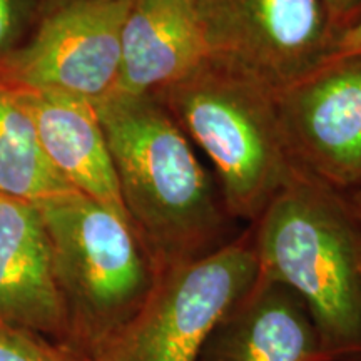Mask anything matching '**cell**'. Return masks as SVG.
Here are the masks:
<instances>
[{"label":"cell","instance_id":"obj_1","mask_svg":"<svg viewBox=\"0 0 361 361\" xmlns=\"http://www.w3.org/2000/svg\"><path fill=\"white\" fill-rule=\"evenodd\" d=\"M96 109L124 209L161 273L238 236L219 188L159 99L116 92Z\"/></svg>","mask_w":361,"mask_h":361},{"label":"cell","instance_id":"obj_2","mask_svg":"<svg viewBox=\"0 0 361 361\" xmlns=\"http://www.w3.org/2000/svg\"><path fill=\"white\" fill-rule=\"evenodd\" d=\"M250 233L259 278L301 298L328 361H361V218L346 192L296 169Z\"/></svg>","mask_w":361,"mask_h":361},{"label":"cell","instance_id":"obj_3","mask_svg":"<svg viewBox=\"0 0 361 361\" xmlns=\"http://www.w3.org/2000/svg\"><path fill=\"white\" fill-rule=\"evenodd\" d=\"M67 343L87 358L112 346L146 305L161 271L128 218L79 191L37 202Z\"/></svg>","mask_w":361,"mask_h":361},{"label":"cell","instance_id":"obj_4","mask_svg":"<svg viewBox=\"0 0 361 361\" xmlns=\"http://www.w3.org/2000/svg\"><path fill=\"white\" fill-rule=\"evenodd\" d=\"M154 96L213 162L229 216L255 223L298 169L273 89L207 61Z\"/></svg>","mask_w":361,"mask_h":361},{"label":"cell","instance_id":"obj_5","mask_svg":"<svg viewBox=\"0 0 361 361\" xmlns=\"http://www.w3.org/2000/svg\"><path fill=\"white\" fill-rule=\"evenodd\" d=\"M258 276L247 229L211 255L161 273L107 353L114 361H196L209 333Z\"/></svg>","mask_w":361,"mask_h":361},{"label":"cell","instance_id":"obj_6","mask_svg":"<svg viewBox=\"0 0 361 361\" xmlns=\"http://www.w3.org/2000/svg\"><path fill=\"white\" fill-rule=\"evenodd\" d=\"M130 0H62L44 6L16 51L0 62V82L99 104L116 94L121 39Z\"/></svg>","mask_w":361,"mask_h":361},{"label":"cell","instance_id":"obj_7","mask_svg":"<svg viewBox=\"0 0 361 361\" xmlns=\"http://www.w3.org/2000/svg\"><path fill=\"white\" fill-rule=\"evenodd\" d=\"M209 61L276 90L326 57L323 0H197Z\"/></svg>","mask_w":361,"mask_h":361},{"label":"cell","instance_id":"obj_8","mask_svg":"<svg viewBox=\"0 0 361 361\" xmlns=\"http://www.w3.org/2000/svg\"><path fill=\"white\" fill-rule=\"evenodd\" d=\"M273 92L296 168L341 192L361 188V54L323 59Z\"/></svg>","mask_w":361,"mask_h":361},{"label":"cell","instance_id":"obj_9","mask_svg":"<svg viewBox=\"0 0 361 361\" xmlns=\"http://www.w3.org/2000/svg\"><path fill=\"white\" fill-rule=\"evenodd\" d=\"M0 324L69 345L39 206L6 194H0Z\"/></svg>","mask_w":361,"mask_h":361},{"label":"cell","instance_id":"obj_10","mask_svg":"<svg viewBox=\"0 0 361 361\" xmlns=\"http://www.w3.org/2000/svg\"><path fill=\"white\" fill-rule=\"evenodd\" d=\"M197 0H130L116 92H161L209 61Z\"/></svg>","mask_w":361,"mask_h":361},{"label":"cell","instance_id":"obj_11","mask_svg":"<svg viewBox=\"0 0 361 361\" xmlns=\"http://www.w3.org/2000/svg\"><path fill=\"white\" fill-rule=\"evenodd\" d=\"M196 361H328L301 298L259 278L209 333Z\"/></svg>","mask_w":361,"mask_h":361},{"label":"cell","instance_id":"obj_12","mask_svg":"<svg viewBox=\"0 0 361 361\" xmlns=\"http://www.w3.org/2000/svg\"><path fill=\"white\" fill-rule=\"evenodd\" d=\"M11 89L59 174L75 191L128 218L96 104L67 94Z\"/></svg>","mask_w":361,"mask_h":361},{"label":"cell","instance_id":"obj_13","mask_svg":"<svg viewBox=\"0 0 361 361\" xmlns=\"http://www.w3.org/2000/svg\"><path fill=\"white\" fill-rule=\"evenodd\" d=\"M67 191L74 188L45 156L32 121L12 89L0 82V194L37 204Z\"/></svg>","mask_w":361,"mask_h":361},{"label":"cell","instance_id":"obj_14","mask_svg":"<svg viewBox=\"0 0 361 361\" xmlns=\"http://www.w3.org/2000/svg\"><path fill=\"white\" fill-rule=\"evenodd\" d=\"M0 361H92L66 343L0 324Z\"/></svg>","mask_w":361,"mask_h":361},{"label":"cell","instance_id":"obj_15","mask_svg":"<svg viewBox=\"0 0 361 361\" xmlns=\"http://www.w3.org/2000/svg\"><path fill=\"white\" fill-rule=\"evenodd\" d=\"M44 11V0H0V62L27 39Z\"/></svg>","mask_w":361,"mask_h":361},{"label":"cell","instance_id":"obj_16","mask_svg":"<svg viewBox=\"0 0 361 361\" xmlns=\"http://www.w3.org/2000/svg\"><path fill=\"white\" fill-rule=\"evenodd\" d=\"M333 37L340 30L353 24L358 16V0H323Z\"/></svg>","mask_w":361,"mask_h":361},{"label":"cell","instance_id":"obj_17","mask_svg":"<svg viewBox=\"0 0 361 361\" xmlns=\"http://www.w3.org/2000/svg\"><path fill=\"white\" fill-rule=\"evenodd\" d=\"M353 54H361V17L346 29L335 34L326 57L353 56Z\"/></svg>","mask_w":361,"mask_h":361},{"label":"cell","instance_id":"obj_18","mask_svg":"<svg viewBox=\"0 0 361 361\" xmlns=\"http://www.w3.org/2000/svg\"><path fill=\"white\" fill-rule=\"evenodd\" d=\"M346 196H348V200L351 204H353L355 211L358 213V216L361 218V188L358 189H353V191L346 192Z\"/></svg>","mask_w":361,"mask_h":361},{"label":"cell","instance_id":"obj_19","mask_svg":"<svg viewBox=\"0 0 361 361\" xmlns=\"http://www.w3.org/2000/svg\"><path fill=\"white\" fill-rule=\"evenodd\" d=\"M92 361H114V358H112V356L106 351V353H102V355L96 356V358H92Z\"/></svg>","mask_w":361,"mask_h":361},{"label":"cell","instance_id":"obj_20","mask_svg":"<svg viewBox=\"0 0 361 361\" xmlns=\"http://www.w3.org/2000/svg\"><path fill=\"white\" fill-rule=\"evenodd\" d=\"M56 2H62V0H44V6H49V4H56Z\"/></svg>","mask_w":361,"mask_h":361},{"label":"cell","instance_id":"obj_21","mask_svg":"<svg viewBox=\"0 0 361 361\" xmlns=\"http://www.w3.org/2000/svg\"><path fill=\"white\" fill-rule=\"evenodd\" d=\"M360 17H361V0H358V16H356V20H358ZM356 20H355V22H356Z\"/></svg>","mask_w":361,"mask_h":361}]
</instances>
